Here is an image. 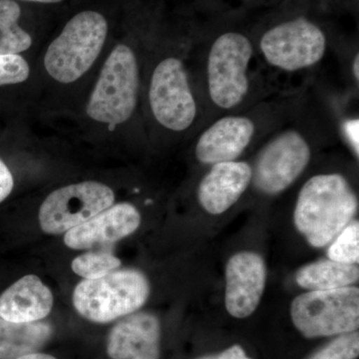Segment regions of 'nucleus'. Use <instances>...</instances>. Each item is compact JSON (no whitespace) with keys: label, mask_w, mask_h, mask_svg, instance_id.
Returning <instances> with one entry per match:
<instances>
[{"label":"nucleus","mask_w":359,"mask_h":359,"mask_svg":"<svg viewBox=\"0 0 359 359\" xmlns=\"http://www.w3.org/2000/svg\"><path fill=\"white\" fill-rule=\"evenodd\" d=\"M188 45L146 53L142 114L152 136H195L205 125L204 105Z\"/></svg>","instance_id":"nucleus-1"},{"label":"nucleus","mask_w":359,"mask_h":359,"mask_svg":"<svg viewBox=\"0 0 359 359\" xmlns=\"http://www.w3.org/2000/svg\"><path fill=\"white\" fill-rule=\"evenodd\" d=\"M202 47L197 61L194 54V65L205 125L219 116L247 109L269 96L264 95L255 68L261 62H257L252 34L238 28H224Z\"/></svg>","instance_id":"nucleus-2"},{"label":"nucleus","mask_w":359,"mask_h":359,"mask_svg":"<svg viewBox=\"0 0 359 359\" xmlns=\"http://www.w3.org/2000/svg\"><path fill=\"white\" fill-rule=\"evenodd\" d=\"M308 95L257 153L250 185L263 195L273 197L294 185L311 164L316 139L339 133L332 110Z\"/></svg>","instance_id":"nucleus-3"},{"label":"nucleus","mask_w":359,"mask_h":359,"mask_svg":"<svg viewBox=\"0 0 359 359\" xmlns=\"http://www.w3.org/2000/svg\"><path fill=\"white\" fill-rule=\"evenodd\" d=\"M146 53L130 42L116 43L98 66L83 105V119L104 133L132 124L142 112Z\"/></svg>","instance_id":"nucleus-4"},{"label":"nucleus","mask_w":359,"mask_h":359,"mask_svg":"<svg viewBox=\"0 0 359 359\" xmlns=\"http://www.w3.org/2000/svg\"><path fill=\"white\" fill-rule=\"evenodd\" d=\"M306 90L269 95L247 108L215 118L198 132L196 160L204 166L240 159L252 144L266 138L301 104Z\"/></svg>","instance_id":"nucleus-5"},{"label":"nucleus","mask_w":359,"mask_h":359,"mask_svg":"<svg viewBox=\"0 0 359 359\" xmlns=\"http://www.w3.org/2000/svg\"><path fill=\"white\" fill-rule=\"evenodd\" d=\"M109 23L99 11L75 14L41 55V71L51 86L72 88L96 70L106 54Z\"/></svg>","instance_id":"nucleus-6"},{"label":"nucleus","mask_w":359,"mask_h":359,"mask_svg":"<svg viewBox=\"0 0 359 359\" xmlns=\"http://www.w3.org/2000/svg\"><path fill=\"white\" fill-rule=\"evenodd\" d=\"M358 210V196L344 175H313L297 195L295 228L311 247L325 248L353 221Z\"/></svg>","instance_id":"nucleus-7"},{"label":"nucleus","mask_w":359,"mask_h":359,"mask_svg":"<svg viewBox=\"0 0 359 359\" xmlns=\"http://www.w3.org/2000/svg\"><path fill=\"white\" fill-rule=\"evenodd\" d=\"M254 40L259 62L283 74L313 71L332 45L327 28L304 14L271 23Z\"/></svg>","instance_id":"nucleus-8"},{"label":"nucleus","mask_w":359,"mask_h":359,"mask_svg":"<svg viewBox=\"0 0 359 359\" xmlns=\"http://www.w3.org/2000/svg\"><path fill=\"white\" fill-rule=\"evenodd\" d=\"M149 294L150 285L144 273L137 269H116L102 278L78 283L73 304L86 320L108 323L140 309Z\"/></svg>","instance_id":"nucleus-9"},{"label":"nucleus","mask_w":359,"mask_h":359,"mask_svg":"<svg viewBox=\"0 0 359 359\" xmlns=\"http://www.w3.org/2000/svg\"><path fill=\"white\" fill-rule=\"evenodd\" d=\"M290 316L295 328L306 339L356 332L359 327V289L351 285L309 290L292 301Z\"/></svg>","instance_id":"nucleus-10"},{"label":"nucleus","mask_w":359,"mask_h":359,"mask_svg":"<svg viewBox=\"0 0 359 359\" xmlns=\"http://www.w3.org/2000/svg\"><path fill=\"white\" fill-rule=\"evenodd\" d=\"M115 193L106 184L84 181L47 196L39 209V224L48 235L66 233L114 205Z\"/></svg>","instance_id":"nucleus-11"},{"label":"nucleus","mask_w":359,"mask_h":359,"mask_svg":"<svg viewBox=\"0 0 359 359\" xmlns=\"http://www.w3.org/2000/svg\"><path fill=\"white\" fill-rule=\"evenodd\" d=\"M266 266L256 252H241L226 266V311L233 318H245L255 313L264 292Z\"/></svg>","instance_id":"nucleus-12"},{"label":"nucleus","mask_w":359,"mask_h":359,"mask_svg":"<svg viewBox=\"0 0 359 359\" xmlns=\"http://www.w3.org/2000/svg\"><path fill=\"white\" fill-rule=\"evenodd\" d=\"M140 223V212L134 205L119 203L66 231L65 243L72 250L112 244L132 235Z\"/></svg>","instance_id":"nucleus-13"},{"label":"nucleus","mask_w":359,"mask_h":359,"mask_svg":"<svg viewBox=\"0 0 359 359\" xmlns=\"http://www.w3.org/2000/svg\"><path fill=\"white\" fill-rule=\"evenodd\" d=\"M252 177V165L247 161H229L212 165L198 186L197 197L201 207L215 216L224 214L249 189Z\"/></svg>","instance_id":"nucleus-14"},{"label":"nucleus","mask_w":359,"mask_h":359,"mask_svg":"<svg viewBox=\"0 0 359 359\" xmlns=\"http://www.w3.org/2000/svg\"><path fill=\"white\" fill-rule=\"evenodd\" d=\"M161 325L149 313L126 316L111 330L107 353L112 359H159Z\"/></svg>","instance_id":"nucleus-15"},{"label":"nucleus","mask_w":359,"mask_h":359,"mask_svg":"<svg viewBox=\"0 0 359 359\" xmlns=\"http://www.w3.org/2000/svg\"><path fill=\"white\" fill-rule=\"evenodd\" d=\"M53 294L39 276H23L0 295V318L13 323H34L46 318Z\"/></svg>","instance_id":"nucleus-16"},{"label":"nucleus","mask_w":359,"mask_h":359,"mask_svg":"<svg viewBox=\"0 0 359 359\" xmlns=\"http://www.w3.org/2000/svg\"><path fill=\"white\" fill-rule=\"evenodd\" d=\"M51 334L48 323H13L0 318V359H18L37 353Z\"/></svg>","instance_id":"nucleus-17"},{"label":"nucleus","mask_w":359,"mask_h":359,"mask_svg":"<svg viewBox=\"0 0 359 359\" xmlns=\"http://www.w3.org/2000/svg\"><path fill=\"white\" fill-rule=\"evenodd\" d=\"M358 278V264H342L328 259L299 269L297 283L309 290H330L351 287Z\"/></svg>","instance_id":"nucleus-18"},{"label":"nucleus","mask_w":359,"mask_h":359,"mask_svg":"<svg viewBox=\"0 0 359 359\" xmlns=\"http://www.w3.org/2000/svg\"><path fill=\"white\" fill-rule=\"evenodd\" d=\"M21 8L14 0H0V55L25 54L33 46V36L21 27Z\"/></svg>","instance_id":"nucleus-19"},{"label":"nucleus","mask_w":359,"mask_h":359,"mask_svg":"<svg viewBox=\"0 0 359 359\" xmlns=\"http://www.w3.org/2000/svg\"><path fill=\"white\" fill-rule=\"evenodd\" d=\"M121 266V261L107 252H89L74 259L71 268L85 280H95Z\"/></svg>","instance_id":"nucleus-20"},{"label":"nucleus","mask_w":359,"mask_h":359,"mask_svg":"<svg viewBox=\"0 0 359 359\" xmlns=\"http://www.w3.org/2000/svg\"><path fill=\"white\" fill-rule=\"evenodd\" d=\"M328 259L339 263L358 264L359 263V224L351 222L339 236L330 243Z\"/></svg>","instance_id":"nucleus-21"},{"label":"nucleus","mask_w":359,"mask_h":359,"mask_svg":"<svg viewBox=\"0 0 359 359\" xmlns=\"http://www.w3.org/2000/svg\"><path fill=\"white\" fill-rule=\"evenodd\" d=\"M32 72V66L22 54L0 55V87L25 83Z\"/></svg>","instance_id":"nucleus-22"},{"label":"nucleus","mask_w":359,"mask_h":359,"mask_svg":"<svg viewBox=\"0 0 359 359\" xmlns=\"http://www.w3.org/2000/svg\"><path fill=\"white\" fill-rule=\"evenodd\" d=\"M359 355V334L339 335L309 359H356Z\"/></svg>","instance_id":"nucleus-23"},{"label":"nucleus","mask_w":359,"mask_h":359,"mask_svg":"<svg viewBox=\"0 0 359 359\" xmlns=\"http://www.w3.org/2000/svg\"><path fill=\"white\" fill-rule=\"evenodd\" d=\"M358 118H347L339 127V135L344 138L349 147L358 157Z\"/></svg>","instance_id":"nucleus-24"},{"label":"nucleus","mask_w":359,"mask_h":359,"mask_svg":"<svg viewBox=\"0 0 359 359\" xmlns=\"http://www.w3.org/2000/svg\"><path fill=\"white\" fill-rule=\"evenodd\" d=\"M14 187V179L6 163L0 159V203L11 195Z\"/></svg>","instance_id":"nucleus-25"},{"label":"nucleus","mask_w":359,"mask_h":359,"mask_svg":"<svg viewBox=\"0 0 359 359\" xmlns=\"http://www.w3.org/2000/svg\"><path fill=\"white\" fill-rule=\"evenodd\" d=\"M197 359H252L247 355L244 348L238 344L231 346L223 353L215 354V355L203 356Z\"/></svg>","instance_id":"nucleus-26"},{"label":"nucleus","mask_w":359,"mask_h":359,"mask_svg":"<svg viewBox=\"0 0 359 359\" xmlns=\"http://www.w3.org/2000/svg\"><path fill=\"white\" fill-rule=\"evenodd\" d=\"M18 359H57V358H54V356L49 355V354L34 353L27 354V355L21 356V358H18Z\"/></svg>","instance_id":"nucleus-27"},{"label":"nucleus","mask_w":359,"mask_h":359,"mask_svg":"<svg viewBox=\"0 0 359 359\" xmlns=\"http://www.w3.org/2000/svg\"><path fill=\"white\" fill-rule=\"evenodd\" d=\"M21 1L34 2V4H60L63 0H21Z\"/></svg>","instance_id":"nucleus-28"},{"label":"nucleus","mask_w":359,"mask_h":359,"mask_svg":"<svg viewBox=\"0 0 359 359\" xmlns=\"http://www.w3.org/2000/svg\"><path fill=\"white\" fill-rule=\"evenodd\" d=\"M242 1H250V0H242Z\"/></svg>","instance_id":"nucleus-29"}]
</instances>
